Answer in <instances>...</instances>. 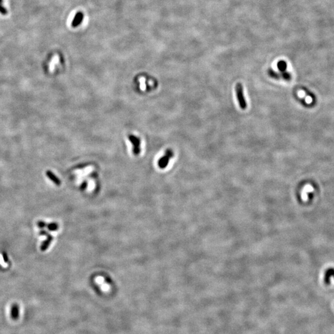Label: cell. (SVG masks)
Wrapping results in <instances>:
<instances>
[{
	"label": "cell",
	"mask_w": 334,
	"mask_h": 334,
	"mask_svg": "<svg viewBox=\"0 0 334 334\" xmlns=\"http://www.w3.org/2000/svg\"><path fill=\"white\" fill-rule=\"evenodd\" d=\"M236 94L237 97V99L238 100L240 107L241 109L245 110L247 107V104L245 100V97L244 95V91H243V87L241 85V84L238 83L236 86Z\"/></svg>",
	"instance_id": "obj_1"
},
{
	"label": "cell",
	"mask_w": 334,
	"mask_h": 334,
	"mask_svg": "<svg viewBox=\"0 0 334 334\" xmlns=\"http://www.w3.org/2000/svg\"><path fill=\"white\" fill-rule=\"evenodd\" d=\"M173 152L172 150H168L166 152V154L165 156L162 157L160 160L158 161V166H160V168L161 169H165V167L167 166V165H168L169 162V160L170 159V158H172L173 157Z\"/></svg>",
	"instance_id": "obj_2"
},
{
	"label": "cell",
	"mask_w": 334,
	"mask_h": 334,
	"mask_svg": "<svg viewBox=\"0 0 334 334\" xmlns=\"http://www.w3.org/2000/svg\"><path fill=\"white\" fill-rule=\"evenodd\" d=\"M129 139L131 142L132 144L134 146V152H135V154H136V155L139 154V152H140V147H139V146H140V140H139V139L137 137L135 136L130 135L129 136Z\"/></svg>",
	"instance_id": "obj_3"
},
{
	"label": "cell",
	"mask_w": 334,
	"mask_h": 334,
	"mask_svg": "<svg viewBox=\"0 0 334 334\" xmlns=\"http://www.w3.org/2000/svg\"><path fill=\"white\" fill-rule=\"evenodd\" d=\"M84 19V14L81 11H79L76 12L75 14L73 20L71 22V26L73 28H76L78 26L80 25V24L82 22Z\"/></svg>",
	"instance_id": "obj_4"
},
{
	"label": "cell",
	"mask_w": 334,
	"mask_h": 334,
	"mask_svg": "<svg viewBox=\"0 0 334 334\" xmlns=\"http://www.w3.org/2000/svg\"><path fill=\"white\" fill-rule=\"evenodd\" d=\"M332 277L334 278V269L330 267L325 271L324 274V283L325 285H329Z\"/></svg>",
	"instance_id": "obj_5"
},
{
	"label": "cell",
	"mask_w": 334,
	"mask_h": 334,
	"mask_svg": "<svg viewBox=\"0 0 334 334\" xmlns=\"http://www.w3.org/2000/svg\"><path fill=\"white\" fill-rule=\"evenodd\" d=\"M53 240V238L52 235H48V236L47 239L45 241H43L42 244L41 245L40 249H41L42 251H45V250H46L48 248L49 246L50 245V244H51Z\"/></svg>",
	"instance_id": "obj_6"
},
{
	"label": "cell",
	"mask_w": 334,
	"mask_h": 334,
	"mask_svg": "<svg viewBox=\"0 0 334 334\" xmlns=\"http://www.w3.org/2000/svg\"><path fill=\"white\" fill-rule=\"evenodd\" d=\"M46 175L48 176V177L51 179L56 185L57 186H60L61 185V181L58 179V178L57 176H56L52 172H47L46 173Z\"/></svg>",
	"instance_id": "obj_7"
},
{
	"label": "cell",
	"mask_w": 334,
	"mask_h": 334,
	"mask_svg": "<svg viewBox=\"0 0 334 334\" xmlns=\"http://www.w3.org/2000/svg\"><path fill=\"white\" fill-rule=\"evenodd\" d=\"M47 228L49 231H56V230H58L59 225L56 222H52V223H50L47 225Z\"/></svg>",
	"instance_id": "obj_8"
},
{
	"label": "cell",
	"mask_w": 334,
	"mask_h": 334,
	"mask_svg": "<svg viewBox=\"0 0 334 334\" xmlns=\"http://www.w3.org/2000/svg\"><path fill=\"white\" fill-rule=\"evenodd\" d=\"M18 314H19L18 306V305H14L12 307V317H14V318H17V317H18Z\"/></svg>",
	"instance_id": "obj_9"
},
{
	"label": "cell",
	"mask_w": 334,
	"mask_h": 334,
	"mask_svg": "<svg viewBox=\"0 0 334 334\" xmlns=\"http://www.w3.org/2000/svg\"><path fill=\"white\" fill-rule=\"evenodd\" d=\"M278 68L280 71H285L287 68V64L284 61H280L278 64Z\"/></svg>",
	"instance_id": "obj_10"
},
{
	"label": "cell",
	"mask_w": 334,
	"mask_h": 334,
	"mask_svg": "<svg viewBox=\"0 0 334 334\" xmlns=\"http://www.w3.org/2000/svg\"><path fill=\"white\" fill-rule=\"evenodd\" d=\"M0 13H1L2 14H3V15H5L8 14V10L6 9V8H5L3 6H2V5L0 3Z\"/></svg>",
	"instance_id": "obj_11"
},
{
	"label": "cell",
	"mask_w": 334,
	"mask_h": 334,
	"mask_svg": "<svg viewBox=\"0 0 334 334\" xmlns=\"http://www.w3.org/2000/svg\"><path fill=\"white\" fill-rule=\"evenodd\" d=\"M37 226L39 227V228H45L46 226H47L46 223L44 222V221H42V220H40V221H39L38 223H37Z\"/></svg>",
	"instance_id": "obj_12"
},
{
	"label": "cell",
	"mask_w": 334,
	"mask_h": 334,
	"mask_svg": "<svg viewBox=\"0 0 334 334\" xmlns=\"http://www.w3.org/2000/svg\"><path fill=\"white\" fill-rule=\"evenodd\" d=\"M3 259H4V261L5 262H8V256H7V254L4 252L3 253Z\"/></svg>",
	"instance_id": "obj_13"
},
{
	"label": "cell",
	"mask_w": 334,
	"mask_h": 334,
	"mask_svg": "<svg viewBox=\"0 0 334 334\" xmlns=\"http://www.w3.org/2000/svg\"><path fill=\"white\" fill-rule=\"evenodd\" d=\"M40 235H47V232L45 231H40Z\"/></svg>",
	"instance_id": "obj_14"
},
{
	"label": "cell",
	"mask_w": 334,
	"mask_h": 334,
	"mask_svg": "<svg viewBox=\"0 0 334 334\" xmlns=\"http://www.w3.org/2000/svg\"><path fill=\"white\" fill-rule=\"evenodd\" d=\"M4 2V0H0V3L2 4Z\"/></svg>",
	"instance_id": "obj_15"
}]
</instances>
